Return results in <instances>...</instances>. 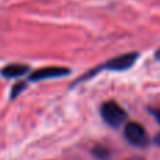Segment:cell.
<instances>
[{
  "label": "cell",
  "instance_id": "obj_11",
  "mask_svg": "<svg viewBox=\"0 0 160 160\" xmlns=\"http://www.w3.org/2000/svg\"><path fill=\"white\" fill-rule=\"evenodd\" d=\"M128 160H143L142 158H132V159H128Z\"/></svg>",
  "mask_w": 160,
  "mask_h": 160
},
{
  "label": "cell",
  "instance_id": "obj_3",
  "mask_svg": "<svg viewBox=\"0 0 160 160\" xmlns=\"http://www.w3.org/2000/svg\"><path fill=\"white\" fill-rule=\"evenodd\" d=\"M124 136L131 145L136 148H146L149 145V136L146 129L138 122H128L125 125Z\"/></svg>",
  "mask_w": 160,
  "mask_h": 160
},
{
  "label": "cell",
  "instance_id": "obj_2",
  "mask_svg": "<svg viewBox=\"0 0 160 160\" xmlns=\"http://www.w3.org/2000/svg\"><path fill=\"white\" fill-rule=\"evenodd\" d=\"M101 117L107 125L111 128H119L128 119V114L124 108L115 101H105L101 105Z\"/></svg>",
  "mask_w": 160,
  "mask_h": 160
},
{
  "label": "cell",
  "instance_id": "obj_5",
  "mask_svg": "<svg viewBox=\"0 0 160 160\" xmlns=\"http://www.w3.org/2000/svg\"><path fill=\"white\" fill-rule=\"evenodd\" d=\"M30 70L27 63H7L0 69V76L4 79H17L30 73Z\"/></svg>",
  "mask_w": 160,
  "mask_h": 160
},
{
  "label": "cell",
  "instance_id": "obj_1",
  "mask_svg": "<svg viewBox=\"0 0 160 160\" xmlns=\"http://www.w3.org/2000/svg\"><path fill=\"white\" fill-rule=\"evenodd\" d=\"M139 59V53L138 52H129V53H124V55L115 56V58L110 59V61L104 62V63L98 65L97 68L91 69L90 72L84 73L82 78H79L75 83L72 84V88H75L79 83H83L86 80H90L93 78H96L100 72H124V70H128L135 65V62Z\"/></svg>",
  "mask_w": 160,
  "mask_h": 160
},
{
  "label": "cell",
  "instance_id": "obj_10",
  "mask_svg": "<svg viewBox=\"0 0 160 160\" xmlns=\"http://www.w3.org/2000/svg\"><path fill=\"white\" fill-rule=\"evenodd\" d=\"M155 59H156V61H159V62H160V48H159V49L155 52Z\"/></svg>",
  "mask_w": 160,
  "mask_h": 160
},
{
  "label": "cell",
  "instance_id": "obj_8",
  "mask_svg": "<svg viewBox=\"0 0 160 160\" xmlns=\"http://www.w3.org/2000/svg\"><path fill=\"white\" fill-rule=\"evenodd\" d=\"M149 112L156 118V121L160 124V108H149Z\"/></svg>",
  "mask_w": 160,
  "mask_h": 160
},
{
  "label": "cell",
  "instance_id": "obj_9",
  "mask_svg": "<svg viewBox=\"0 0 160 160\" xmlns=\"http://www.w3.org/2000/svg\"><path fill=\"white\" fill-rule=\"evenodd\" d=\"M153 141H155V143L158 145V146H160V133H158V135L155 136V139H153Z\"/></svg>",
  "mask_w": 160,
  "mask_h": 160
},
{
  "label": "cell",
  "instance_id": "obj_7",
  "mask_svg": "<svg viewBox=\"0 0 160 160\" xmlns=\"http://www.w3.org/2000/svg\"><path fill=\"white\" fill-rule=\"evenodd\" d=\"M27 87V83L25 82H17L16 84L11 87V93H10V100H16L22 91Z\"/></svg>",
  "mask_w": 160,
  "mask_h": 160
},
{
  "label": "cell",
  "instance_id": "obj_4",
  "mask_svg": "<svg viewBox=\"0 0 160 160\" xmlns=\"http://www.w3.org/2000/svg\"><path fill=\"white\" fill-rule=\"evenodd\" d=\"M72 70L68 68H62V66H47V68H41L37 69L34 72H31V75L28 76V82H42V80H49V79H59V78H65V76L70 75Z\"/></svg>",
  "mask_w": 160,
  "mask_h": 160
},
{
  "label": "cell",
  "instance_id": "obj_6",
  "mask_svg": "<svg viewBox=\"0 0 160 160\" xmlns=\"http://www.w3.org/2000/svg\"><path fill=\"white\" fill-rule=\"evenodd\" d=\"M93 155L96 156L97 159H100V160H108L110 159V156H111V152H110V149L108 148H105V146H96L93 149Z\"/></svg>",
  "mask_w": 160,
  "mask_h": 160
}]
</instances>
